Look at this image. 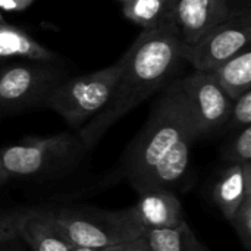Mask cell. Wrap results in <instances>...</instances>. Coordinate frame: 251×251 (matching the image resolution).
<instances>
[{
	"mask_svg": "<svg viewBox=\"0 0 251 251\" xmlns=\"http://www.w3.org/2000/svg\"><path fill=\"white\" fill-rule=\"evenodd\" d=\"M49 210L71 247L104 250L143 235L128 216L126 209L118 212L68 207Z\"/></svg>",
	"mask_w": 251,
	"mask_h": 251,
	"instance_id": "5",
	"label": "cell"
},
{
	"mask_svg": "<svg viewBox=\"0 0 251 251\" xmlns=\"http://www.w3.org/2000/svg\"><path fill=\"white\" fill-rule=\"evenodd\" d=\"M0 251H3V250H1V249H0Z\"/></svg>",
	"mask_w": 251,
	"mask_h": 251,
	"instance_id": "28",
	"label": "cell"
},
{
	"mask_svg": "<svg viewBox=\"0 0 251 251\" xmlns=\"http://www.w3.org/2000/svg\"><path fill=\"white\" fill-rule=\"evenodd\" d=\"M179 81L190 104L199 138L225 129L232 100L221 88L215 75L212 72L193 71V74L179 78Z\"/></svg>",
	"mask_w": 251,
	"mask_h": 251,
	"instance_id": "8",
	"label": "cell"
},
{
	"mask_svg": "<svg viewBox=\"0 0 251 251\" xmlns=\"http://www.w3.org/2000/svg\"><path fill=\"white\" fill-rule=\"evenodd\" d=\"M126 212L143 234L150 229L174 228L185 221L179 199L165 188H150L138 193V201Z\"/></svg>",
	"mask_w": 251,
	"mask_h": 251,
	"instance_id": "10",
	"label": "cell"
},
{
	"mask_svg": "<svg viewBox=\"0 0 251 251\" xmlns=\"http://www.w3.org/2000/svg\"><path fill=\"white\" fill-rule=\"evenodd\" d=\"M126 63V51L110 66L63 79L46 99L50 107L75 129H81L110 101Z\"/></svg>",
	"mask_w": 251,
	"mask_h": 251,
	"instance_id": "3",
	"label": "cell"
},
{
	"mask_svg": "<svg viewBox=\"0 0 251 251\" xmlns=\"http://www.w3.org/2000/svg\"><path fill=\"white\" fill-rule=\"evenodd\" d=\"M229 1L232 3V0H229ZM234 1H235V4H232V6H235V7H240V6H238V1H244L246 6H250V0H234Z\"/></svg>",
	"mask_w": 251,
	"mask_h": 251,
	"instance_id": "26",
	"label": "cell"
},
{
	"mask_svg": "<svg viewBox=\"0 0 251 251\" xmlns=\"http://www.w3.org/2000/svg\"><path fill=\"white\" fill-rule=\"evenodd\" d=\"M212 74L225 94L234 101L251 90V50L250 47L216 66Z\"/></svg>",
	"mask_w": 251,
	"mask_h": 251,
	"instance_id": "15",
	"label": "cell"
},
{
	"mask_svg": "<svg viewBox=\"0 0 251 251\" xmlns=\"http://www.w3.org/2000/svg\"><path fill=\"white\" fill-rule=\"evenodd\" d=\"M197 132L181 81L169 82L122 157V172L138 193L157 163L187 135Z\"/></svg>",
	"mask_w": 251,
	"mask_h": 251,
	"instance_id": "2",
	"label": "cell"
},
{
	"mask_svg": "<svg viewBox=\"0 0 251 251\" xmlns=\"http://www.w3.org/2000/svg\"><path fill=\"white\" fill-rule=\"evenodd\" d=\"M247 126H251V90L232 101L225 129L237 132Z\"/></svg>",
	"mask_w": 251,
	"mask_h": 251,
	"instance_id": "19",
	"label": "cell"
},
{
	"mask_svg": "<svg viewBox=\"0 0 251 251\" xmlns=\"http://www.w3.org/2000/svg\"><path fill=\"white\" fill-rule=\"evenodd\" d=\"M196 140H197V137L194 134L187 135L185 138H182L157 163V166L149 175V178L146 179L143 188L138 193H141L144 190H150V188L169 190L172 185L179 182L184 178V175L187 174V171H188L190 153H191V149H193V144H194Z\"/></svg>",
	"mask_w": 251,
	"mask_h": 251,
	"instance_id": "13",
	"label": "cell"
},
{
	"mask_svg": "<svg viewBox=\"0 0 251 251\" xmlns=\"http://www.w3.org/2000/svg\"><path fill=\"white\" fill-rule=\"evenodd\" d=\"M71 251H100V250H93V249H84V247H71Z\"/></svg>",
	"mask_w": 251,
	"mask_h": 251,
	"instance_id": "25",
	"label": "cell"
},
{
	"mask_svg": "<svg viewBox=\"0 0 251 251\" xmlns=\"http://www.w3.org/2000/svg\"><path fill=\"white\" fill-rule=\"evenodd\" d=\"M229 224L234 226L240 243L247 251L251 250V194H249Z\"/></svg>",
	"mask_w": 251,
	"mask_h": 251,
	"instance_id": "20",
	"label": "cell"
},
{
	"mask_svg": "<svg viewBox=\"0 0 251 251\" xmlns=\"http://www.w3.org/2000/svg\"><path fill=\"white\" fill-rule=\"evenodd\" d=\"M234 9L229 0H176L172 21L181 40L190 49Z\"/></svg>",
	"mask_w": 251,
	"mask_h": 251,
	"instance_id": "9",
	"label": "cell"
},
{
	"mask_svg": "<svg viewBox=\"0 0 251 251\" xmlns=\"http://www.w3.org/2000/svg\"><path fill=\"white\" fill-rule=\"evenodd\" d=\"M185 53L187 46L174 21L143 29L126 50V63L110 101L78 131L84 147H94L118 121L176 79L187 62Z\"/></svg>",
	"mask_w": 251,
	"mask_h": 251,
	"instance_id": "1",
	"label": "cell"
},
{
	"mask_svg": "<svg viewBox=\"0 0 251 251\" xmlns=\"http://www.w3.org/2000/svg\"><path fill=\"white\" fill-rule=\"evenodd\" d=\"M31 209H15L0 212V243H7L19 235V228L22 221Z\"/></svg>",
	"mask_w": 251,
	"mask_h": 251,
	"instance_id": "21",
	"label": "cell"
},
{
	"mask_svg": "<svg viewBox=\"0 0 251 251\" xmlns=\"http://www.w3.org/2000/svg\"><path fill=\"white\" fill-rule=\"evenodd\" d=\"M176 0H126L122 3L124 16L143 29L156 28L172 21Z\"/></svg>",
	"mask_w": 251,
	"mask_h": 251,
	"instance_id": "17",
	"label": "cell"
},
{
	"mask_svg": "<svg viewBox=\"0 0 251 251\" xmlns=\"http://www.w3.org/2000/svg\"><path fill=\"white\" fill-rule=\"evenodd\" d=\"M57 60L54 51L35 41L21 28L0 24V59Z\"/></svg>",
	"mask_w": 251,
	"mask_h": 251,
	"instance_id": "14",
	"label": "cell"
},
{
	"mask_svg": "<svg viewBox=\"0 0 251 251\" xmlns=\"http://www.w3.org/2000/svg\"><path fill=\"white\" fill-rule=\"evenodd\" d=\"M249 194H251V163L226 166L212 190L213 201L228 222Z\"/></svg>",
	"mask_w": 251,
	"mask_h": 251,
	"instance_id": "11",
	"label": "cell"
},
{
	"mask_svg": "<svg viewBox=\"0 0 251 251\" xmlns=\"http://www.w3.org/2000/svg\"><path fill=\"white\" fill-rule=\"evenodd\" d=\"M10 178H9V175H7V172L4 171V168H3V165H1V162H0V185H3L4 182H7Z\"/></svg>",
	"mask_w": 251,
	"mask_h": 251,
	"instance_id": "24",
	"label": "cell"
},
{
	"mask_svg": "<svg viewBox=\"0 0 251 251\" xmlns=\"http://www.w3.org/2000/svg\"><path fill=\"white\" fill-rule=\"evenodd\" d=\"M224 159L229 165L251 163V126L235 132L224 150Z\"/></svg>",
	"mask_w": 251,
	"mask_h": 251,
	"instance_id": "18",
	"label": "cell"
},
{
	"mask_svg": "<svg viewBox=\"0 0 251 251\" xmlns=\"http://www.w3.org/2000/svg\"><path fill=\"white\" fill-rule=\"evenodd\" d=\"M63 78L65 69L56 60H26L0 68V115L43 106Z\"/></svg>",
	"mask_w": 251,
	"mask_h": 251,
	"instance_id": "6",
	"label": "cell"
},
{
	"mask_svg": "<svg viewBox=\"0 0 251 251\" xmlns=\"http://www.w3.org/2000/svg\"><path fill=\"white\" fill-rule=\"evenodd\" d=\"M87 149L78 134L25 137L0 149V162L9 178H44L72 168Z\"/></svg>",
	"mask_w": 251,
	"mask_h": 251,
	"instance_id": "4",
	"label": "cell"
},
{
	"mask_svg": "<svg viewBox=\"0 0 251 251\" xmlns=\"http://www.w3.org/2000/svg\"><path fill=\"white\" fill-rule=\"evenodd\" d=\"M143 237L151 251H209L185 221L174 228L146 231Z\"/></svg>",
	"mask_w": 251,
	"mask_h": 251,
	"instance_id": "16",
	"label": "cell"
},
{
	"mask_svg": "<svg viewBox=\"0 0 251 251\" xmlns=\"http://www.w3.org/2000/svg\"><path fill=\"white\" fill-rule=\"evenodd\" d=\"M100 251H151L149 244L146 243L144 237H137V238H131L128 241H124L121 244H116V246H112V247H107L104 250Z\"/></svg>",
	"mask_w": 251,
	"mask_h": 251,
	"instance_id": "22",
	"label": "cell"
},
{
	"mask_svg": "<svg viewBox=\"0 0 251 251\" xmlns=\"http://www.w3.org/2000/svg\"><path fill=\"white\" fill-rule=\"evenodd\" d=\"M34 0H0V9L7 12H22L32 4Z\"/></svg>",
	"mask_w": 251,
	"mask_h": 251,
	"instance_id": "23",
	"label": "cell"
},
{
	"mask_svg": "<svg viewBox=\"0 0 251 251\" xmlns=\"http://www.w3.org/2000/svg\"><path fill=\"white\" fill-rule=\"evenodd\" d=\"M119 1H121V3H125V1H126V0H119Z\"/></svg>",
	"mask_w": 251,
	"mask_h": 251,
	"instance_id": "27",
	"label": "cell"
},
{
	"mask_svg": "<svg viewBox=\"0 0 251 251\" xmlns=\"http://www.w3.org/2000/svg\"><path fill=\"white\" fill-rule=\"evenodd\" d=\"M18 237H22L32 251H71L69 243L57 229L49 209H31L21 224Z\"/></svg>",
	"mask_w": 251,
	"mask_h": 251,
	"instance_id": "12",
	"label": "cell"
},
{
	"mask_svg": "<svg viewBox=\"0 0 251 251\" xmlns=\"http://www.w3.org/2000/svg\"><path fill=\"white\" fill-rule=\"evenodd\" d=\"M250 37V7H235L193 47H187L185 60L194 71L212 72L221 63L249 49Z\"/></svg>",
	"mask_w": 251,
	"mask_h": 251,
	"instance_id": "7",
	"label": "cell"
}]
</instances>
